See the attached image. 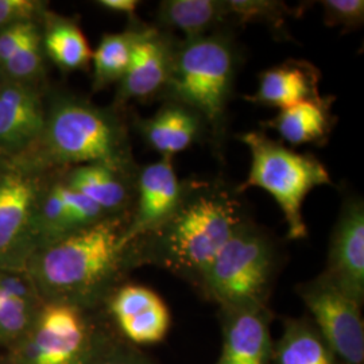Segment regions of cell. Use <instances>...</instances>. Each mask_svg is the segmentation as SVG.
Here are the masks:
<instances>
[{
	"label": "cell",
	"instance_id": "1",
	"mask_svg": "<svg viewBox=\"0 0 364 364\" xmlns=\"http://www.w3.org/2000/svg\"><path fill=\"white\" fill-rule=\"evenodd\" d=\"M239 195L219 180L183 181L169 216L127 246L131 269L159 267L197 289L221 248L248 219Z\"/></svg>",
	"mask_w": 364,
	"mask_h": 364
},
{
	"label": "cell",
	"instance_id": "2",
	"mask_svg": "<svg viewBox=\"0 0 364 364\" xmlns=\"http://www.w3.org/2000/svg\"><path fill=\"white\" fill-rule=\"evenodd\" d=\"M130 213L109 216L39 247L26 273L43 301L95 311L131 269L123 236Z\"/></svg>",
	"mask_w": 364,
	"mask_h": 364
},
{
	"label": "cell",
	"instance_id": "3",
	"mask_svg": "<svg viewBox=\"0 0 364 364\" xmlns=\"http://www.w3.org/2000/svg\"><path fill=\"white\" fill-rule=\"evenodd\" d=\"M239 60V49L227 28L178 39L169 82L161 97V102H176L198 114L218 149L224 139Z\"/></svg>",
	"mask_w": 364,
	"mask_h": 364
},
{
	"label": "cell",
	"instance_id": "4",
	"mask_svg": "<svg viewBox=\"0 0 364 364\" xmlns=\"http://www.w3.org/2000/svg\"><path fill=\"white\" fill-rule=\"evenodd\" d=\"M39 142L53 165H107L136 173L127 132L117 115L76 96L50 105Z\"/></svg>",
	"mask_w": 364,
	"mask_h": 364
},
{
	"label": "cell",
	"instance_id": "5",
	"mask_svg": "<svg viewBox=\"0 0 364 364\" xmlns=\"http://www.w3.org/2000/svg\"><path fill=\"white\" fill-rule=\"evenodd\" d=\"M279 269L273 235L248 218L210 263L197 291L219 308L269 306Z\"/></svg>",
	"mask_w": 364,
	"mask_h": 364
},
{
	"label": "cell",
	"instance_id": "6",
	"mask_svg": "<svg viewBox=\"0 0 364 364\" xmlns=\"http://www.w3.org/2000/svg\"><path fill=\"white\" fill-rule=\"evenodd\" d=\"M237 139L247 147L251 156L247 178L237 191L259 188L267 192L287 221V237L306 239L308 227L302 205L313 189L332 183L326 165L312 154L297 153L274 141L262 131L242 132Z\"/></svg>",
	"mask_w": 364,
	"mask_h": 364
},
{
	"label": "cell",
	"instance_id": "7",
	"mask_svg": "<svg viewBox=\"0 0 364 364\" xmlns=\"http://www.w3.org/2000/svg\"><path fill=\"white\" fill-rule=\"evenodd\" d=\"M92 311L43 301L22 338L13 346L9 364H87L108 331Z\"/></svg>",
	"mask_w": 364,
	"mask_h": 364
},
{
	"label": "cell",
	"instance_id": "8",
	"mask_svg": "<svg viewBox=\"0 0 364 364\" xmlns=\"http://www.w3.org/2000/svg\"><path fill=\"white\" fill-rule=\"evenodd\" d=\"M42 193L38 174L7 164L0 176V267L26 272L41 246L37 210Z\"/></svg>",
	"mask_w": 364,
	"mask_h": 364
},
{
	"label": "cell",
	"instance_id": "9",
	"mask_svg": "<svg viewBox=\"0 0 364 364\" xmlns=\"http://www.w3.org/2000/svg\"><path fill=\"white\" fill-rule=\"evenodd\" d=\"M297 294L308 316L341 364H364V321L356 301L323 274L302 282Z\"/></svg>",
	"mask_w": 364,
	"mask_h": 364
},
{
	"label": "cell",
	"instance_id": "10",
	"mask_svg": "<svg viewBox=\"0 0 364 364\" xmlns=\"http://www.w3.org/2000/svg\"><path fill=\"white\" fill-rule=\"evenodd\" d=\"M178 39L166 30L144 25L135 42L130 66L117 87V105L161 100L168 87Z\"/></svg>",
	"mask_w": 364,
	"mask_h": 364
},
{
	"label": "cell",
	"instance_id": "11",
	"mask_svg": "<svg viewBox=\"0 0 364 364\" xmlns=\"http://www.w3.org/2000/svg\"><path fill=\"white\" fill-rule=\"evenodd\" d=\"M323 275L356 301L364 302V204L348 196L343 201L332 230Z\"/></svg>",
	"mask_w": 364,
	"mask_h": 364
},
{
	"label": "cell",
	"instance_id": "12",
	"mask_svg": "<svg viewBox=\"0 0 364 364\" xmlns=\"http://www.w3.org/2000/svg\"><path fill=\"white\" fill-rule=\"evenodd\" d=\"M105 304L119 336L132 346H154L169 333V308L150 287L119 285Z\"/></svg>",
	"mask_w": 364,
	"mask_h": 364
},
{
	"label": "cell",
	"instance_id": "13",
	"mask_svg": "<svg viewBox=\"0 0 364 364\" xmlns=\"http://www.w3.org/2000/svg\"><path fill=\"white\" fill-rule=\"evenodd\" d=\"M182 189L183 181L174 170L173 156H161L156 162L139 168L130 221L123 236L124 246L165 220L176 208Z\"/></svg>",
	"mask_w": 364,
	"mask_h": 364
},
{
	"label": "cell",
	"instance_id": "14",
	"mask_svg": "<svg viewBox=\"0 0 364 364\" xmlns=\"http://www.w3.org/2000/svg\"><path fill=\"white\" fill-rule=\"evenodd\" d=\"M270 306L219 308L221 352L215 364H270L274 340Z\"/></svg>",
	"mask_w": 364,
	"mask_h": 364
},
{
	"label": "cell",
	"instance_id": "15",
	"mask_svg": "<svg viewBox=\"0 0 364 364\" xmlns=\"http://www.w3.org/2000/svg\"><path fill=\"white\" fill-rule=\"evenodd\" d=\"M46 112L33 84L3 80L0 88V154H16L39 142Z\"/></svg>",
	"mask_w": 364,
	"mask_h": 364
},
{
	"label": "cell",
	"instance_id": "16",
	"mask_svg": "<svg viewBox=\"0 0 364 364\" xmlns=\"http://www.w3.org/2000/svg\"><path fill=\"white\" fill-rule=\"evenodd\" d=\"M320 70L309 61L290 58L259 73L258 88L246 100L284 109L320 97Z\"/></svg>",
	"mask_w": 364,
	"mask_h": 364
},
{
	"label": "cell",
	"instance_id": "17",
	"mask_svg": "<svg viewBox=\"0 0 364 364\" xmlns=\"http://www.w3.org/2000/svg\"><path fill=\"white\" fill-rule=\"evenodd\" d=\"M136 127L146 144L161 156L181 153L207 135L200 115L176 102H162L156 114L139 119Z\"/></svg>",
	"mask_w": 364,
	"mask_h": 364
},
{
	"label": "cell",
	"instance_id": "18",
	"mask_svg": "<svg viewBox=\"0 0 364 364\" xmlns=\"http://www.w3.org/2000/svg\"><path fill=\"white\" fill-rule=\"evenodd\" d=\"M136 173L114 169L107 165H80L69 170L64 182L88 197L108 216L131 213L135 197Z\"/></svg>",
	"mask_w": 364,
	"mask_h": 364
},
{
	"label": "cell",
	"instance_id": "19",
	"mask_svg": "<svg viewBox=\"0 0 364 364\" xmlns=\"http://www.w3.org/2000/svg\"><path fill=\"white\" fill-rule=\"evenodd\" d=\"M43 299L23 270L0 267V346H14L31 326Z\"/></svg>",
	"mask_w": 364,
	"mask_h": 364
},
{
	"label": "cell",
	"instance_id": "20",
	"mask_svg": "<svg viewBox=\"0 0 364 364\" xmlns=\"http://www.w3.org/2000/svg\"><path fill=\"white\" fill-rule=\"evenodd\" d=\"M335 97H317L279 109L277 117L260 123L262 127L274 130L291 146H324L338 123L332 112Z\"/></svg>",
	"mask_w": 364,
	"mask_h": 364
},
{
	"label": "cell",
	"instance_id": "21",
	"mask_svg": "<svg viewBox=\"0 0 364 364\" xmlns=\"http://www.w3.org/2000/svg\"><path fill=\"white\" fill-rule=\"evenodd\" d=\"M230 25L225 0H164L156 9V26L169 33L177 30L183 39L204 37Z\"/></svg>",
	"mask_w": 364,
	"mask_h": 364
},
{
	"label": "cell",
	"instance_id": "22",
	"mask_svg": "<svg viewBox=\"0 0 364 364\" xmlns=\"http://www.w3.org/2000/svg\"><path fill=\"white\" fill-rule=\"evenodd\" d=\"M270 364H341L309 316L287 317L274 341Z\"/></svg>",
	"mask_w": 364,
	"mask_h": 364
},
{
	"label": "cell",
	"instance_id": "23",
	"mask_svg": "<svg viewBox=\"0 0 364 364\" xmlns=\"http://www.w3.org/2000/svg\"><path fill=\"white\" fill-rule=\"evenodd\" d=\"M45 16L42 45L53 63L66 72L81 70L90 65L91 46L77 23L58 15L45 14Z\"/></svg>",
	"mask_w": 364,
	"mask_h": 364
},
{
	"label": "cell",
	"instance_id": "24",
	"mask_svg": "<svg viewBox=\"0 0 364 364\" xmlns=\"http://www.w3.org/2000/svg\"><path fill=\"white\" fill-rule=\"evenodd\" d=\"M142 26V22L134 21L132 26L122 33L103 36L96 50L92 52L95 91H102L115 82L119 84L124 77Z\"/></svg>",
	"mask_w": 364,
	"mask_h": 364
},
{
	"label": "cell",
	"instance_id": "25",
	"mask_svg": "<svg viewBox=\"0 0 364 364\" xmlns=\"http://www.w3.org/2000/svg\"><path fill=\"white\" fill-rule=\"evenodd\" d=\"M231 26L263 23L272 28L274 36L289 38L287 21L296 15V10L284 1L275 0H225Z\"/></svg>",
	"mask_w": 364,
	"mask_h": 364
},
{
	"label": "cell",
	"instance_id": "26",
	"mask_svg": "<svg viewBox=\"0 0 364 364\" xmlns=\"http://www.w3.org/2000/svg\"><path fill=\"white\" fill-rule=\"evenodd\" d=\"M42 66L43 45L38 27L27 37L22 46L10 57V60L0 68V75L6 81L33 84V80L41 75Z\"/></svg>",
	"mask_w": 364,
	"mask_h": 364
},
{
	"label": "cell",
	"instance_id": "27",
	"mask_svg": "<svg viewBox=\"0 0 364 364\" xmlns=\"http://www.w3.org/2000/svg\"><path fill=\"white\" fill-rule=\"evenodd\" d=\"M87 364H156L120 336L107 332Z\"/></svg>",
	"mask_w": 364,
	"mask_h": 364
},
{
	"label": "cell",
	"instance_id": "28",
	"mask_svg": "<svg viewBox=\"0 0 364 364\" xmlns=\"http://www.w3.org/2000/svg\"><path fill=\"white\" fill-rule=\"evenodd\" d=\"M323 19L328 27H338L343 33H351L363 26V0H323Z\"/></svg>",
	"mask_w": 364,
	"mask_h": 364
},
{
	"label": "cell",
	"instance_id": "29",
	"mask_svg": "<svg viewBox=\"0 0 364 364\" xmlns=\"http://www.w3.org/2000/svg\"><path fill=\"white\" fill-rule=\"evenodd\" d=\"M45 4L37 0H0V30L18 23L34 22L43 16Z\"/></svg>",
	"mask_w": 364,
	"mask_h": 364
},
{
	"label": "cell",
	"instance_id": "30",
	"mask_svg": "<svg viewBox=\"0 0 364 364\" xmlns=\"http://www.w3.org/2000/svg\"><path fill=\"white\" fill-rule=\"evenodd\" d=\"M36 28H38L36 22H27L0 30V68L10 60Z\"/></svg>",
	"mask_w": 364,
	"mask_h": 364
},
{
	"label": "cell",
	"instance_id": "31",
	"mask_svg": "<svg viewBox=\"0 0 364 364\" xmlns=\"http://www.w3.org/2000/svg\"><path fill=\"white\" fill-rule=\"evenodd\" d=\"M97 4L108 11L126 14L131 19H135V13L139 6L138 0H99Z\"/></svg>",
	"mask_w": 364,
	"mask_h": 364
},
{
	"label": "cell",
	"instance_id": "32",
	"mask_svg": "<svg viewBox=\"0 0 364 364\" xmlns=\"http://www.w3.org/2000/svg\"><path fill=\"white\" fill-rule=\"evenodd\" d=\"M7 164H9V162H6V159H4V158L1 156V154H0V176H1V173L4 171V169H6Z\"/></svg>",
	"mask_w": 364,
	"mask_h": 364
},
{
	"label": "cell",
	"instance_id": "33",
	"mask_svg": "<svg viewBox=\"0 0 364 364\" xmlns=\"http://www.w3.org/2000/svg\"><path fill=\"white\" fill-rule=\"evenodd\" d=\"M1 84H3V78H1V75H0V88H1Z\"/></svg>",
	"mask_w": 364,
	"mask_h": 364
}]
</instances>
